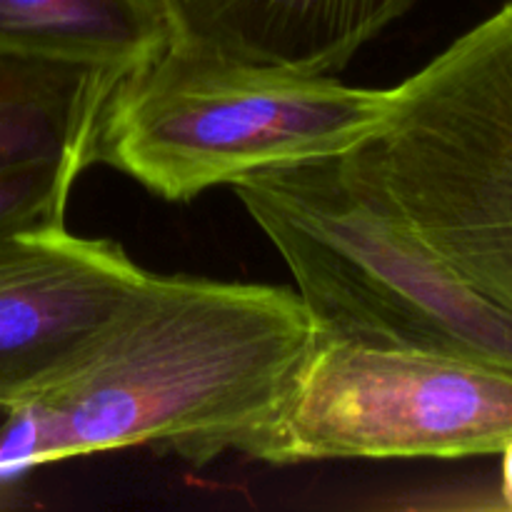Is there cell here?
<instances>
[{"mask_svg": "<svg viewBox=\"0 0 512 512\" xmlns=\"http://www.w3.org/2000/svg\"><path fill=\"white\" fill-rule=\"evenodd\" d=\"M393 88L248 68L165 48L125 75L95 143L148 193L185 203L215 185L358 148L388 118Z\"/></svg>", "mask_w": 512, "mask_h": 512, "instance_id": "4", "label": "cell"}, {"mask_svg": "<svg viewBox=\"0 0 512 512\" xmlns=\"http://www.w3.org/2000/svg\"><path fill=\"white\" fill-rule=\"evenodd\" d=\"M315 338L283 285L150 275L63 378L0 428V495L43 465L155 445L193 465L230 453Z\"/></svg>", "mask_w": 512, "mask_h": 512, "instance_id": "1", "label": "cell"}, {"mask_svg": "<svg viewBox=\"0 0 512 512\" xmlns=\"http://www.w3.org/2000/svg\"><path fill=\"white\" fill-rule=\"evenodd\" d=\"M168 48L158 0H0V50L133 73Z\"/></svg>", "mask_w": 512, "mask_h": 512, "instance_id": "9", "label": "cell"}, {"mask_svg": "<svg viewBox=\"0 0 512 512\" xmlns=\"http://www.w3.org/2000/svg\"><path fill=\"white\" fill-rule=\"evenodd\" d=\"M118 240L65 225L0 235V410L20 408L95 348L150 280Z\"/></svg>", "mask_w": 512, "mask_h": 512, "instance_id": "6", "label": "cell"}, {"mask_svg": "<svg viewBox=\"0 0 512 512\" xmlns=\"http://www.w3.org/2000/svg\"><path fill=\"white\" fill-rule=\"evenodd\" d=\"M415 0H158L168 48L248 68L338 75Z\"/></svg>", "mask_w": 512, "mask_h": 512, "instance_id": "8", "label": "cell"}, {"mask_svg": "<svg viewBox=\"0 0 512 512\" xmlns=\"http://www.w3.org/2000/svg\"><path fill=\"white\" fill-rule=\"evenodd\" d=\"M233 188L318 330L512 373L510 315L368 193L343 155L265 170Z\"/></svg>", "mask_w": 512, "mask_h": 512, "instance_id": "2", "label": "cell"}, {"mask_svg": "<svg viewBox=\"0 0 512 512\" xmlns=\"http://www.w3.org/2000/svg\"><path fill=\"white\" fill-rule=\"evenodd\" d=\"M343 163L512 318V0L393 88Z\"/></svg>", "mask_w": 512, "mask_h": 512, "instance_id": "3", "label": "cell"}, {"mask_svg": "<svg viewBox=\"0 0 512 512\" xmlns=\"http://www.w3.org/2000/svg\"><path fill=\"white\" fill-rule=\"evenodd\" d=\"M128 73L0 50V235L65 225L95 163L103 113Z\"/></svg>", "mask_w": 512, "mask_h": 512, "instance_id": "7", "label": "cell"}, {"mask_svg": "<svg viewBox=\"0 0 512 512\" xmlns=\"http://www.w3.org/2000/svg\"><path fill=\"white\" fill-rule=\"evenodd\" d=\"M500 455H503V500L512 510V443Z\"/></svg>", "mask_w": 512, "mask_h": 512, "instance_id": "10", "label": "cell"}, {"mask_svg": "<svg viewBox=\"0 0 512 512\" xmlns=\"http://www.w3.org/2000/svg\"><path fill=\"white\" fill-rule=\"evenodd\" d=\"M512 443V373L415 350L315 338L233 453L270 465L460 460Z\"/></svg>", "mask_w": 512, "mask_h": 512, "instance_id": "5", "label": "cell"}]
</instances>
